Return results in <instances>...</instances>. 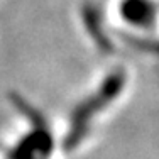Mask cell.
Instances as JSON below:
<instances>
[{
    "label": "cell",
    "instance_id": "cell-1",
    "mask_svg": "<svg viewBox=\"0 0 159 159\" xmlns=\"http://www.w3.org/2000/svg\"><path fill=\"white\" fill-rule=\"evenodd\" d=\"M115 14L125 27L141 34H151L159 25L157 0H117Z\"/></svg>",
    "mask_w": 159,
    "mask_h": 159
}]
</instances>
